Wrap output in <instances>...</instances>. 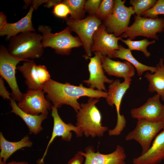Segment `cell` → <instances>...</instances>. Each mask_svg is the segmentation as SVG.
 <instances>
[{"instance_id": "6da1fadb", "label": "cell", "mask_w": 164, "mask_h": 164, "mask_svg": "<svg viewBox=\"0 0 164 164\" xmlns=\"http://www.w3.org/2000/svg\"><path fill=\"white\" fill-rule=\"evenodd\" d=\"M43 89L46 94V99L52 102L54 107L58 108L63 105H70L76 112L80 108L78 101L80 97L98 99L106 98L108 96L107 92L87 87L82 84L75 86L68 82L60 83L51 78L44 84Z\"/></svg>"}, {"instance_id": "7a4b0ae2", "label": "cell", "mask_w": 164, "mask_h": 164, "mask_svg": "<svg viewBox=\"0 0 164 164\" xmlns=\"http://www.w3.org/2000/svg\"><path fill=\"white\" fill-rule=\"evenodd\" d=\"M42 37L39 33L27 31L9 39L8 50L11 55L26 61L41 57L43 53Z\"/></svg>"}, {"instance_id": "3957f363", "label": "cell", "mask_w": 164, "mask_h": 164, "mask_svg": "<svg viewBox=\"0 0 164 164\" xmlns=\"http://www.w3.org/2000/svg\"><path fill=\"white\" fill-rule=\"evenodd\" d=\"M99 101L89 98L87 103L80 104V108L76 112V126L81 128L86 137H101L108 130L107 127L102 125V115L96 105Z\"/></svg>"}, {"instance_id": "277c9868", "label": "cell", "mask_w": 164, "mask_h": 164, "mask_svg": "<svg viewBox=\"0 0 164 164\" xmlns=\"http://www.w3.org/2000/svg\"><path fill=\"white\" fill-rule=\"evenodd\" d=\"M38 30L42 33L43 48L51 47L58 54L69 55L72 48L83 46L78 36L74 37L71 34L72 31L69 26L56 33H52L50 27L47 26L39 25Z\"/></svg>"}, {"instance_id": "5b68a950", "label": "cell", "mask_w": 164, "mask_h": 164, "mask_svg": "<svg viewBox=\"0 0 164 164\" xmlns=\"http://www.w3.org/2000/svg\"><path fill=\"white\" fill-rule=\"evenodd\" d=\"M164 31V18L152 19L136 15L134 22L120 37L121 38L128 37L132 40L141 36L158 40L159 38L157 33Z\"/></svg>"}, {"instance_id": "8992f818", "label": "cell", "mask_w": 164, "mask_h": 164, "mask_svg": "<svg viewBox=\"0 0 164 164\" xmlns=\"http://www.w3.org/2000/svg\"><path fill=\"white\" fill-rule=\"evenodd\" d=\"M66 24L72 31L75 32L83 44L86 56H92V47L94 42L93 35L99 26L102 24V21L95 16H88L81 19L75 20L70 17L66 18Z\"/></svg>"}, {"instance_id": "52a82bcc", "label": "cell", "mask_w": 164, "mask_h": 164, "mask_svg": "<svg viewBox=\"0 0 164 164\" xmlns=\"http://www.w3.org/2000/svg\"><path fill=\"white\" fill-rule=\"evenodd\" d=\"M164 128V121H156L144 118L138 119L135 129L125 137V140H135L142 147L141 155L146 152L151 146L153 138Z\"/></svg>"}, {"instance_id": "ba28073f", "label": "cell", "mask_w": 164, "mask_h": 164, "mask_svg": "<svg viewBox=\"0 0 164 164\" xmlns=\"http://www.w3.org/2000/svg\"><path fill=\"white\" fill-rule=\"evenodd\" d=\"M23 61H26L11 55L4 45H0V76L5 80L11 89L12 98L18 102L22 99L23 94L20 91L17 84L15 70L17 64Z\"/></svg>"}, {"instance_id": "9c48e42d", "label": "cell", "mask_w": 164, "mask_h": 164, "mask_svg": "<svg viewBox=\"0 0 164 164\" xmlns=\"http://www.w3.org/2000/svg\"><path fill=\"white\" fill-rule=\"evenodd\" d=\"M125 2V0H115L112 13L103 21L107 31L117 37L125 32L128 27L132 15L135 14L132 7L126 6Z\"/></svg>"}, {"instance_id": "30bf717a", "label": "cell", "mask_w": 164, "mask_h": 164, "mask_svg": "<svg viewBox=\"0 0 164 164\" xmlns=\"http://www.w3.org/2000/svg\"><path fill=\"white\" fill-rule=\"evenodd\" d=\"M16 69L25 78L27 90H36L43 89L44 84L50 79V76L44 65H37L33 60L24 61Z\"/></svg>"}, {"instance_id": "8fae6325", "label": "cell", "mask_w": 164, "mask_h": 164, "mask_svg": "<svg viewBox=\"0 0 164 164\" xmlns=\"http://www.w3.org/2000/svg\"><path fill=\"white\" fill-rule=\"evenodd\" d=\"M43 89L36 90H27L23 94L19 107L25 113L34 115L43 114L48 115L52 105L45 97Z\"/></svg>"}, {"instance_id": "7c38bea8", "label": "cell", "mask_w": 164, "mask_h": 164, "mask_svg": "<svg viewBox=\"0 0 164 164\" xmlns=\"http://www.w3.org/2000/svg\"><path fill=\"white\" fill-rule=\"evenodd\" d=\"M131 81V79H128L124 80L121 83L119 80L117 79L114 80L108 87L106 101L109 106L113 107L114 105L115 107L117 119L114 130L118 132H121L126 125L125 118L123 115L120 114V109L122 98L130 87Z\"/></svg>"}, {"instance_id": "4fadbf2b", "label": "cell", "mask_w": 164, "mask_h": 164, "mask_svg": "<svg viewBox=\"0 0 164 164\" xmlns=\"http://www.w3.org/2000/svg\"><path fill=\"white\" fill-rule=\"evenodd\" d=\"M51 115L53 119V126L52 135L42 158L37 161V164H43L44 160L50 145L56 137H61V139L64 141L69 142L72 137L71 131L74 132L77 137L83 136V132L81 128L74 126L70 123L66 124L59 116L57 108L52 105Z\"/></svg>"}, {"instance_id": "5bb4252c", "label": "cell", "mask_w": 164, "mask_h": 164, "mask_svg": "<svg viewBox=\"0 0 164 164\" xmlns=\"http://www.w3.org/2000/svg\"><path fill=\"white\" fill-rule=\"evenodd\" d=\"M94 53V56L93 57L84 56L86 59H89L90 61L88 65L89 78L83 82L91 88L107 92L105 84H110L114 80L109 79L105 74L102 63V55L98 52Z\"/></svg>"}, {"instance_id": "9a60e30c", "label": "cell", "mask_w": 164, "mask_h": 164, "mask_svg": "<svg viewBox=\"0 0 164 164\" xmlns=\"http://www.w3.org/2000/svg\"><path fill=\"white\" fill-rule=\"evenodd\" d=\"M121 38L108 33L102 24L93 35L92 52H99L103 56H106L110 58H114L115 52L119 49L118 41Z\"/></svg>"}, {"instance_id": "2e32d148", "label": "cell", "mask_w": 164, "mask_h": 164, "mask_svg": "<svg viewBox=\"0 0 164 164\" xmlns=\"http://www.w3.org/2000/svg\"><path fill=\"white\" fill-rule=\"evenodd\" d=\"M85 152H78L85 158L84 164H125L126 158L124 148L118 145L115 150L108 154H102L98 151L95 152L94 148L89 146L86 148Z\"/></svg>"}, {"instance_id": "e0dca14e", "label": "cell", "mask_w": 164, "mask_h": 164, "mask_svg": "<svg viewBox=\"0 0 164 164\" xmlns=\"http://www.w3.org/2000/svg\"><path fill=\"white\" fill-rule=\"evenodd\" d=\"M160 96L157 94L149 98L140 107L131 110L130 114L134 118H144L160 121H164V105L160 101Z\"/></svg>"}, {"instance_id": "ac0fdd59", "label": "cell", "mask_w": 164, "mask_h": 164, "mask_svg": "<svg viewBox=\"0 0 164 164\" xmlns=\"http://www.w3.org/2000/svg\"><path fill=\"white\" fill-rule=\"evenodd\" d=\"M164 160V128L155 137L151 146L144 154L132 160L133 164H158Z\"/></svg>"}, {"instance_id": "d6986e66", "label": "cell", "mask_w": 164, "mask_h": 164, "mask_svg": "<svg viewBox=\"0 0 164 164\" xmlns=\"http://www.w3.org/2000/svg\"><path fill=\"white\" fill-rule=\"evenodd\" d=\"M103 69L109 75L122 77L124 80L131 79L135 74V68L129 62L113 60L106 56H102Z\"/></svg>"}, {"instance_id": "ffe728a7", "label": "cell", "mask_w": 164, "mask_h": 164, "mask_svg": "<svg viewBox=\"0 0 164 164\" xmlns=\"http://www.w3.org/2000/svg\"><path fill=\"white\" fill-rule=\"evenodd\" d=\"M34 9L31 5L26 15L21 19L15 23H7L0 30L1 36H6L5 40H9L11 38L21 32L31 31L35 32L32 21V13Z\"/></svg>"}, {"instance_id": "44dd1931", "label": "cell", "mask_w": 164, "mask_h": 164, "mask_svg": "<svg viewBox=\"0 0 164 164\" xmlns=\"http://www.w3.org/2000/svg\"><path fill=\"white\" fill-rule=\"evenodd\" d=\"M10 101L12 110L9 113H14L21 118L27 125L30 133L36 135L43 130L41 124L48 115L41 114L34 115L26 113L19 107L14 99L11 98Z\"/></svg>"}, {"instance_id": "7402d4cb", "label": "cell", "mask_w": 164, "mask_h": 164, "mask_svg": "<svg viewBox=\"0 0 164 164\" xmlns=\"http://www.w3.org/2000/svg\"><path fill=\"white\" fill-rule=\"evenodd\" d=\"M32 143L30 140L28 135L24 136L20 141L11 142L7 140L2 132H0V159L4 163L15 152L24 147H30Z\"/></svg>"}, {"instance_id": "603a6c76", "label": "cell", "mask_w": 164, "mask_h": 164, "mask_svg": "<svg viewBox=\"0 0 164 164\" xmlns=\"http://www.w3.org/2000/svg\"><path fill=\"white\" fill-rule=\"evenodd\" d=\"M164 60L160 58L156 65V70L153 73L146 72L144 77L149 82L148 91L156 92L162 100L164 101Z\"/></svg>"}, {"instance_id": "cb8c5ba5", "label": "cell", "mask_w": 164, "mask_h": 164, "mask_svg": "<svg viewBox=\"0 0 164 164\" xmlns=\"http://www.w3.org/2000/svg\"><path fill=\"white\" fill-rule=\"evenodd\" d=\"M119 49L115 52L114 58L125 60L130 63L136 69L138 76H141L143 73L149 71L151 73H154L156 67L149 66L144 64L138 61L132 55L129 49L125 48L121 45H119Z\"/></svg>"}, {"instance_id": "d4e9b609", "label": "cell", "mask_w": 164, "mask_h": 164, "mask_svg": "<svg viewBox=\"0 0 164 164\" xmlns=\"http://www.w3.org/2000/svg\"><path fill=\"white\" fill-rule=\"evenodd\" d=\"M85 0H64L62 2L68 7L70 11V18L75 20L84 19L85 11L84 9Z\"/></svg>"}, {"instance_id": "484cf974", "label": "cell", "mask_w": 164, "mask_h": 164, "mask_svg": "<svg viewBox=\"0 0 164 164\" xmlns=\"http://www.w3.org/2000/svg\"><path fill=\"white\" fill-rule=\"evenodd\" d=\"M120 40L127 45L128 49L131 51L135 50L141 51L147 58L149 57L151 55L150 53L147 50V46L155 42V40L149 41L146 39L138 41H133L128 38L125 40L121 38Z\"/></svg>"}, {"instance_id": "4316f807", "label": "cell", "mask_w": 164, "mask_h": 164, "mask_svg": "<svg viewBox=\"0 0 164 164\" xmlns=\"http://www.w3.org/2000/svg\"><path fill=\"white\" fill-rule=\"evenodd\" d=\"M115 0H102L95 16L101 21H104L112 13Z\"/></svg>"}, {"instance_id": "83f0119b", "label": "cell", "mask_w": 164, "mask_h": 164, "mask_svg": "<svg viewBox=\"0 0 164 164\" xmlns=\"http://www.w3.org/2000/svg\"><path fill=\"white\" fill-rule=\"evenodd\" d=\"M157 1L156 0H131L129 4L132 5L136 15L141 16L143 13L152 7Z\"/></svg>"}, {"instance_id": "f1b7e54d", "label": "cell", "mask_w": 164, "mask_h": 164, "mask_svg": "<svg viewBox=\"0 0 164 164\" xmlns=\"http://www.w3.org/2000/svg\"><path fill=\"white\" fill-rule=\"evenodd\" d=\"M159 15H164V0L157 1L152 7L143 13L141 16L154 19L158 18Z\"/></svg>"}, {"instance_id": "f546056e", "label": "cell", "mask_w": 164, "mask_h": 164, "mask_svg": "<svg viewBox=\"0 0 164 164\" xmlns=\"http://www.w3.org/2000/svg\"><path fill=\"white\" fill-rule=\"evenodd\" d=\"M101 1V0H85L84 9L88 14L89 16H95Z\"/></svg>"}, {"instance_id": "4dcf8cb0", "label": "cell", "mask_w": 164, "mask_h": 164, "mask_svg": "<svg viewBox=\"0 0 164 164\" xmlns=\"http://www.w3.org/2000/svg\"><path fill=\"white\" fill-rule=\"evenodd\" d=\"M70 11L68 6L62 2L57 4L53 7V14L56 16L66 18Z\"/></svg>"}, {"instance_id": "1f68e13d", "label": "cell", "mask_w": 164, "mask_h": 164, "mask_svg": "<svg viewBox=\"0 0 164 164\" xmlns=\"http://www.w3.org/2000/svg\"><path fill=\"white\" fill-rule=\"evenodd\" d=\"M3 78L1 76L0 77V95L4 99H9L11 98L10 94L6 90L5 87Z\"/></svg>"}, {"instance_id": "d6a6232c", "label": "cell", "mask_w": 164, "mask_h": 164, "mask_svg": "<svg viewBox=\"0 0 164 164\" xmlns=\"http://www.w3.org/2000/svg\"><path fill=\"white\" fill-rule=\"evenodd\" d=\"M48 1V0H24L25 3L24 6L26 7L31 4V5L34 9H37L40 5L44 3H46Z\"/></svg>"}, {"instance_id": "836d02e7", "label": "cell", "mask_w": 164, "mask_h": 164, "mask_svg": "<svg viewBox=\"0 0 164 164\" xmlns=\"http://www.w3.org/2000/svg\"><path fill=\"white\" fill-rule=\"evenodd\" d=\"M84 161V156L78 152L68 162L67 164H82Z\"/></svg>"}, {"instance_id": "e575fe53", "label": "cell", "mask_w": 164, "mask_h": 164, "mask_svg": "<svg viewBox=\"0 0 164 164\" xmlns=\"http://www.w3.org/2000/svg\"><path fill=\"white\" fill-rule=\"evenodd\" d=\"M6 15L2 12H0V30L2 29L7 23Z\"/></svg>"}, {"instance_id": "d590c367", "label": "cell", "mask_w": 164, "mask_h": 164, "mask_svg": "<svg viewBox=\"0 0 164 164\" xmlns=\"http://www.w3.org/2000/svg\"><path fill=\"white\" fill-rule=\"evenodd\" d=\"M61 0H48L47 2L44 5L45 7L48 8L54 6L58 3L61 2Z\"/></svg>"}, {"instance_id": "8d00e7d4", "label": "cell", "mask_w": 164, "mask_h": 164, "mask_svg": "<svg viewBox=\"0 0 164 164\" xmlns=\"http://www.w3.org/2000/svg\"><path fill=\"white\" fill-rule=\"evenodd\" d=\"M0 164H29V163L26 161L16 162L13 161L6 163L3 162L2 160L0 159Z\"/></svg>"}]
</instances>
